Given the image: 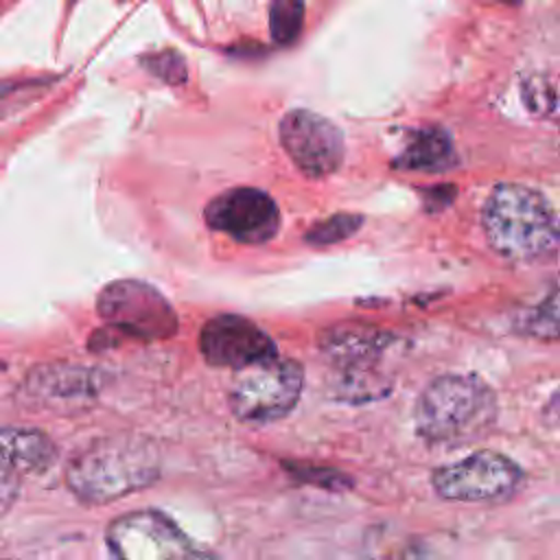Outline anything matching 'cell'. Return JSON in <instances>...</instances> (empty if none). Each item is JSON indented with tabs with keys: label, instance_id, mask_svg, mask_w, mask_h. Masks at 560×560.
I'll return each mask as SVG.
<instances>
[{
	"label": "cell",
	"instance_id": "cell-1",
	"mask_svg": "<svg viewBox=\"0 0 560 560\" xmlns=\"http://www.w3.org/2000/svg\"><path fill=\"white\" fill-rule=\"evenodd\" d=\"M160 477V453L136 433H112L88 442L66 466L70 492L88 505L114 503L153 486Z\"/></svg>",
	"mask_w": 560,
	"mask_h": 560
},
{
	"label": "cell",
	"instance_id": "cell-15",
	"mask_svg": "<svg viewBox=\"0 0 560 560\" xmlns=\"http://www.w3.org/2000/svg\"><path fill=\"white\" fill-rule=\"evenodd\" d=\"M518 335L538 341H560V287H553L536 306L523 311L514 319Z\"/></svg>",
	"mask_w": 560,
	"mask_h": 560
},
{
	"label": "cell",
	"instance_id": "cell-2",
	"mask_svg": "<svg viewBox=\"0 0 560 560\" xmlns=\"http://www.w3.org/2000/svg\"><path fill=\"white\" fill-rule=\"evenodd\" d=\"M481 228L490 249L512 262H532L560 252V217L534 188L497 184L483 208Z\"/></svg>",
	"mask_w": 560,
	"mask_h": 560
},
{
	"label": "cell",
	"instance_id": "cell-19",
	"mask_svg": "<svg viewBox=\"0 0 560 560\" xmlns=\"http://www.w3.org/2000/svg\"><path fill=\"white\" fill-rule=\"evenodd\" d=\"M140 66L155 79L168 85H179L188 79L186 59L177 50H160L140 57Z\"/></svg>",
	"mask_w": 560,
	"mask_h": 560
},
{
	"label": "cell",
	"instance_id": "cell-17",
	"mask_svg": "<svg viewBox=\"0 0 560 560\" xmlns=\"http://www.w3.org/2000/svg\"><path fill=\"white\" fill-rule=\"evenodd\" d=\"M304 0H271L269 2V33L280 46H291L304 28Z\"/></svg>",
	"mask_w": 560,
	"mask_h": 560
},
{
	"label": "cell",
	"instance_id": "cell-13",
	"mask_svg": "<svg viewBox=\"0 0 560 560\" xmlns=\"http://www.w3.org/2000/svg\"><path fill=\"white\" fill-rule=\"evenodd\" d=\"M57 459V446L52 440L31 427H4L2 429V472H0V499L2 514L9 512L18 499L20 477L28 472H44Z\"/></svg>",
	"mask_w": 560,
	"mask_h": 560
},
{
	"label": "cell",
	"instance_id": "cell-20",
	"mask_svg": "<svg viewBox=\"0 0 560 560\" xmlns=\"http://www.w3.org/2000/svg\"><path fill=\"white\" fill-rule=\"evenodd\" d=\"M453 195H455L453 186H435L424 190V203L429 210H440L453 199Z\"/></svg>",
	"mask_w": 560,
	"mask_h": 560
},
{
	"label": "cell",
	"instance_id": "cell-22",
	"mask_svg": "<svg viewBox=\"0 0 560 560\" xmlns=\"http://www.w3.org/2000/svg\"><path fill=\"white\" fill-rule=\"evenodd\" d=\"M503 2H518V0H503Z\"/></svg>",
	"mask_w": 560,
	"mask_h": 560
},
{
	"label": "cell",
	"instance_id": "cell-21",
	"mask_svg": "<svg viewBox=\"0 0 560 560\" xmlns=\"http://www.w3.org/2000/svg\"><path fill=\"white\" fill-rule=\"evenodd\" d=\"M542 420L549 427H560V389H556L542 407Z\"/></svg>",
	"mask_w": 560,
	"mask_h": 560
},
{
	"label": "cell",
	"instance_id": "cell-6",
	"mask_svg": "<svg viewBox=\"0 0 560 560\" xmlns=\"http://www.w3.org/2000/svg\"><path fill=\"white\" fill-rule=\"evenodd\" d=\"M105 547L109 560H217L158 510H129L109 521Z\"/></svg>",
	"mask_w": 560,
	"mask_h": 560
},
{
	"label": "cell",
	"instance_id": "cell-4",
	"mask_svg": "<svg viewBox=\"0 0 560 560\" xmlns=\"http://www.w3.org/2000/svg\"><path fill=\"white\" fill-rule=\"evenodd\" d=\"M394 343V337L372 326L350 324L330 328L319 346L335 365L332 394L346 402H365L387 396L389 385L376 363Z\"/></svg>",
	"mask_w": 560,
	"mask_h": 560
},
{
	"label": "cell",
	"instance_id": "cell-10",
	"mask_svg": "<svg viewBox=\"0 0 560 560\" xmlns=\"http://www.w3.org/2000/svg\"><path fill=\"white\" fill-rule=\"evenodd\" d=\"M208 228L245 245H262L280 230V210L260 188L236 186L219 192L203 210Z\"/></svg>",
	"mask_w": 560,
	"mask_h": 560
},
{
	"label": "cell",
	"instance_id": "cell-5",
	"mask_svg": "<svg viewBox=\"0 0 560 560\" xmlns=\"http://www.w3.org/2000/svg\"><path fill=\"white\" fill-rule=\"evenodd\" d=\"M304 387V368L289 357L236 370L228 389L232 413L247 424H269L291 413Z\"/></svg>",
	"mask_w": 560,
	"mask_h": 560
},
{
	"label": "cell",
	"instance_id": "cell-12",
	"mask_svg": "<svg viewBox=\"0 0 560 560\" xmlns=\"http://www.w3.org/2000/svg\"><path fill=\"white\" fill-rule=\"evenodd\" d=\"M101 372L72 363H46L26 374L24 389L42 407L50 411H81L101 392Z\"/></svg>",
	"mask_w": 560,
	"mask_h": 560
},
{
	"label": "cell",
	"instance_id": "cell-7",
	"mask_svg": "<svg viewBox=\"0 0 560 560\" xmlns=\"http://www.w3.org/2000/svg\"><path fill=\"white\" fill-rule=\"evenodd\" d=\"M431 486L444 501L503 503L523 490L525 472L512 457L481 448L435 468Z\"/></svg>",
	"mask_w": 560,
	"mask_h": 560
},
{
	"label": "cell",
	"instance_id": "cell-9",
	"mask_svg": "<svg viewBox=\"0 0 560 560\" xmlns=\"http://www.w3.org/2000/svg\"><path fill=\"white\" fill-rule=\"evenodd\" d=\"M280 144L306 177L332 175L346 155L341 129L311 109H291L278 125Z\"/></svg>",
	"mask_w": 560,
	"mask_h": 560
},
{
	"label": "cell",
	"instance_id": "cell-8",
	"mask_svg": "<svg viewBox=\"0 0 560 560\" xmlns=\"http://www.w3.org/2000/svg\"><path fill=\"white\" fill-rule=\"evenodd\" d=\"M98 317L136 341L168 339L177 332V313L149 282L114 280L96 298Z\"/></svg>",
	"mask_w": 560,
	"mask_h": 560
},
{
	"label": "cell",
	"instance_id": "cell-18",
	"mask_svg": "<svg viewBox=\"0 0 560 560\" xmlns=\"http://www.w3.org/2000/svg\"><path fill=\"white\" fill-rule=\"evenodd\" d=\"M363 225V217L361 214H350V212H337L319 223H315L306 234L304 241L308 245L315 247H326V245H335L341 243L346 238H350L352 234L359 232V228Z\"/></svg>",
	"mask_w": 560,
	"mask_h": 560
},
{
	"label": "cell",
	"instance_id": "cell-14",
	"mask_svg": "<svg viewBox=\"0 0 560 560\" xmlns=\"http://www.w3.org/2000/svg\"><path fill=\"white\" fill-rule=\"evenodd\" d=\"M457 164L448 133L440 127H420L411 131L405 149L396 155L394 166L420 173H442Z\"/></svg>",
	"mask_w": 560,
	"mask_h": 560
},
{
	"label": "cell",
	"instance_id": "cell-3",
	"mask_svg": "<svg viewBox=\"0 0 560 560\" xmlns=\"http://www.w3.org/2000/svg\"><path fill=\"white\" fill-rule=\"evenodd\" d=\"M494 389L477 374L435 376L418 396L416 435L431 446H459L483 438L497 422Z\"/></svg>",
	"mask_w": 560,
	"mask_h": 560
},
{
	"label": "cell",
	"instance_id": "cell-11",
	"mask_svg": "<svg viewBox=\"0 0 560 560\" xmlns=\"http://www.w3.org/2000/svg\"><path fill=\"white\" fill-rule=\"evenodd\" d=\"M199 350L214 368L243 370L278 354L271 337L249 317L223 313L208 319L199 332Z\"/></svg>",
	"mask_w": 560,
	"mask_h": 560
},
{
	"label": "cell",
	"instance_id": "cell-16",
	"mask_svg": "<svg viewBox=\"0 0 560 560\" xmlns=\"http://www.w3.org/2000/svg\"><path fill=\"white\" fill-rule=\"evenodd\" d=\"M521 96L532 114L560 127V74H532L523 81Z\"/></svg>",
	"mask_w": 560,
	"mask_h": 560
}]
</instances>
